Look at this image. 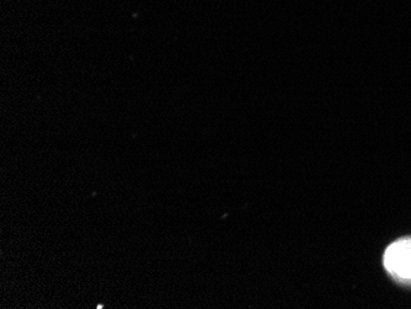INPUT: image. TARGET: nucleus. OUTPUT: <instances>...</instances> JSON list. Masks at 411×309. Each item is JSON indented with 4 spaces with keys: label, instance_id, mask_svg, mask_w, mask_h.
<instances>
[{
    "label": "nucleus",
    "instance_id": "nucleus-1",
    "mask_svg": "<svg viewBox=\"0 0 411 309\" xmlns=\"http://www.w3.org/2000/svg\"><path fill=\"white\" fill-rule=\"evenodd\" d=\"M383 262L393 278L411 283V238L396 240L388 246Z\"/></svg>",
    "mask_w": 411,
    "mask_h": 309
}]
</instances>
